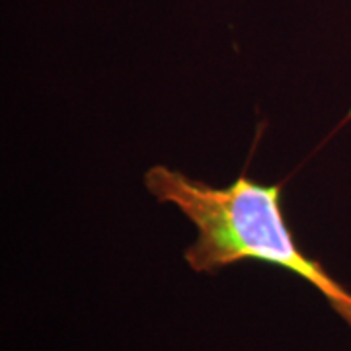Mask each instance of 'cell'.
Instances as JSON below:
<instances>
[{
  "mask_svg": "<svg viewBox=\"0 0 351 351\" xmlns=\"http://www.w3.org/2000/svg\"><path fill=\"white\" fill-rule=\"evenodd\" d=\"M145 186L197 228L184 254L195 274H217L246 260L276 265L311 283L351 330V291L299 246L281 203V184L263 186L242 172L230 186L213 188L156 164L145 174Z\"/></svg>",
  "mask_w": 351,
  "mask_h": 351,
  "instance_id": "obj_1",
  "label": "cell"
}]
</instances>
